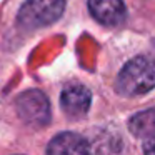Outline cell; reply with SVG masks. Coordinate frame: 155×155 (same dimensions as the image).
Instances as JSON below:
<instances>
[{
	"mask_svg": "<svg viewBox=\"0 0 155 155\" xmlns=\"http://www.w3.org/2000/svg\"><path fill=\"white\" fill-rule=\"evenodd\" d=\"M17 112L25 124L44 127L50 120V104L40 90H27L17 98Z\"/></svg>",
	"mask_w": 155,
	"mask_h": 155,
	"instance_id": "3957f363",
	"label": "cell"
},
{
	"mask_svg": "<svg viewBox=\"0 0 155 155\" xmlns=\"http://www.w3.org/2000/svg\"><path fill=\"white\" fill-rule=\"evenodd\" d=\"M65 0H27L18 12V24L25 28H40L54 24L64 14Z\"/></svg>",
	"mask_w": 155,
	"mask_h": 155,
	"instance_id": "7a4b0ae2",
	"label": "cell"
},
{
	"mask_svg": "<svg viewBox=\"0 0 155 155\" xmlns=\"http://www.w3.org/2000/svg\"><path fill=\"white\" fill-rule=\"evenodd\" d=\"M47 155H90V145L78 134L64 132L50 140Z\"/></svg>",
	"mask_w": 155,
	"mask_h": 155,
	"instance_id": "5b68a950",
	"label": "cell"
},
{
	"mask_svg": "<svg viewBox=\"0 0 155 155\" xmlns=\"http://www.w3.org/2000/svg\"><path fill=\"white\" fill-rule=\"evenodd\" d=\"M92 102L90 90L80 84H70L64 88L60 95V105L64 112L72 118L84 117Z\"/></svg>",
	"mask_w": 155,
	"mask_h": 155,
	"instance_id": "277c9868",
	"label": "cell"
},
{
	"mask_svg": "<svg viewBox=\"0 0 155 155\" xmlns=\"http://www.w3.org/2000/svg\"><path fill=\"white\" fill-rule=\"evenodd\" d=\"M88 10L97 22L110 27L122 24L127 14L124 0H88Z\"/></svg>",
	"mask_w": 155,
	"mask_h": 155,
	"instance_id": "8992f818",
	"label": "cell"
},
{
	"mask_svg": "<svg viewBox=\"0 0 155 155\" xmlns=\"http://www.w3.org/2000/svg\"><path fill=\"white\" fill-rule=\"evenodd\" d=\"M117 88L127 97L143 95L155 88V60L150 57H135L127 62L118 74Z\"/></svg>",
	"mask_w": 155,
	"mask_h": 155,
	"instance_id": "6da1fadb",
	"label": "cell"
},
{
	"mask_svg": "<svg viewBox=\"0 0 155 155\" xmlns=\"http://www.w3.org/2000/svg\"><path fill=\"white\" fill-rule=\"evenodd\" d=\"M143 153L145 155H155V137H150L143 143Z\"/></svg>",
	"mask_w": 155,
	"mask_h": 155,
	"instance_id": "ba28073f",
	"label": "cell"
},
{
	"mask_svg": "<svg viewBox=\"0 0 155 155\" xmlns=\"http://www.w3.org/2000/svg\"><path fill=\"white\" fill-rule=\"evenodd\" d=\"M128 128L137 137H145V138L155 137V108L134 115L130 118Z\"/></svg>",
	"mask_w": 155,
	"mask_h": 155,
	"instance_id": "52a82bcc",
	"label": "cell"
}]
</instances>
